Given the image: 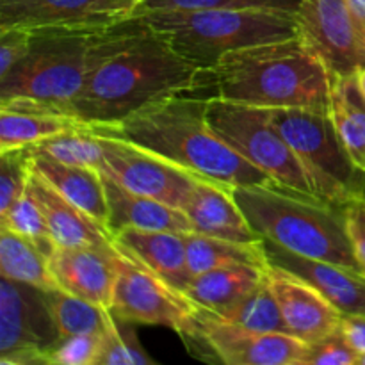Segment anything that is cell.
I'll use <instances>...</instances> for the list:
<instances>
[{
  "label": "cell",
  "mask_w": 365,
  "mask_h": 365,
  "mask_svg": "<svg viewBox=\"0 0 365 365\" xmlns=\"http://www.w3.org/2000/svg\"><path fill=\"white\" fill-rule=\"evenodd\" d=\"M264 245L269 264L305 278L342 316H365V273L362 271L298 255L267 239H264Z\"/></svg>",
  "instance_id": "e0dca14e"
},
{
  "label": "cell",
  "mask_w": 365,
  "mask_h": 365,
  "mask_svg": "<svg viewBox=\"0 0 365 365\" xmlns=\"http://www.w3.org/2000/svg\"><path fill=\"white\" fill-rule=\"evenodd\" d=\"M344 214L353 252L365 271V196L346 203Z\"/></svg>",
  "instance_id": "74e56055"
},
{
  "label": "cell",
  "mask_w": 365,
  "mask_h": 365,
  "mask_svg": "<svg viewBox=\"0 0 365 365\" xmlns=\"http://www.w3.org/2000/svg\"><path fill=\"white\" fill-rule=\"evenodd\" d=\"M31 31L27 56L0 81V109L64 114L88 75L120 31V21L98 27H43Z\"/></svg>",
  "instance_id": "3957f363"
},
{
  "label": "cell",
  "mask_w": 365,
  "mask_h": 365,
  "mask_svg": "<svg viewBox=\"0 0 365 365\" xmlns=\"http://www.w3.org/2000/svg\"><path fill=\"white\" fill-rule=\"evenodd\" d=\"M106 334H78L61 339L46 355V365H98Z\"/></svg>",
  "instance_id": "e575fe53"
},
{
  "label": "cell",
  "mask_w": 365,
  "mask_h": 365,
  "mask_svg": "<svg viewBox=\"0 0 365 365\" xmlns=\"http://www.w3.org/2000/svg\"><path fill=\"white\" fill-rule=\"evenodd\" d=\"M210 88V71L192 66L139 14L120 21L116 38L88 75L68 116L114 127L150 103Z\"/></svg>",
  "instance_id": "6da1fadb"
},
{
  "label": "cell",
  "mask_w": 365,
  "mask_h": 365,
  "mask_svg": "<svg viewBox=\"0 0 365 365\" xmlns=\"http://www.w3.org/2000/svg\"><path fill=\"white\" fill-rule=\"evenodd\" d=\"M356 78H359V84H360V89H362L364 96H365V68H362V70L356 73Z\"/></svg>",
  "instance_id": "ab89813d"
},
{
  "label": "cell",
  "mask_w": 365,
  "mask_h": 365,
  "mask_svg": "<svg viewBox=\"0 0 365 365\" xmlns=\"http://www.w3.org/2000/svg\"><path fill=\"white\" fill-rule=\"evenodd\" d=\"M134 327L135 324L113 316V323L103 339L98 365H155V360L139 344Z\"/></svg>",
  "instance_id": "1f68e13d"
},
{
  "label": "cell",
  "mask_w": 365,
  "mask_h": 365,
  "mask_svg": "<svg viewBox=\"0 0 365 365\" xmlns=\"http://www.w3.org/2000/svg\"><path fill=\"white\" fill-rule=\"evenodd\" d=\"M234 196L260 239L309 259L362 271L346 228L344 205L282 185H242Z\"/></svg>",
  "instance_id": "5b68a950"
},
{
  "label": "cell",
  "mask_w": 365,
  "mask_h": 365,
  "mask_svg": "<svg viewBox=\"0 0 365 365\" xmlns=\"http://www.w3.org/2000/svg\"><path fill=\"white\" fill-rule=\"evenodd\" d=\"M185 248H187V264L192 277L221 267H269L264 239L255 242H242L212 237L200 232H189L185 234Z\"/></svg>",
  "instance_id": "603a6c76"
},
{
  "label": "cell",
  "mask_w": 365,
  "mask_h": 365,
  "mask_svg": "<svg viewBox=\"0 0 365 365\" xmlns=\"http://www.w3.org/2000/svg\"><path fill=\"white\" fill-rule=\"evenodd\" d=\"M196 310L198 305L184 291L120 250L110 305L114 317L132 324L170 328L184 337L192 330Z\"/></svg>",
  "instance_id": "30bf717a"
},
{
  "label": "cell",
  "mask_w": 365,
  "mask_h": 365,
  "mask_svg": "<svg viewBox=\"0 0 365 365\" xmlns=\"http://www.w3.org/2000/svg\"><path fill=\"white\" fill-rule=\"evenodd\" d=\"M43 292L61 339L78 334H106L113 323V312L106 307L78 298L63 289Z\"/></svg>",
  "instance_id": "83f0119b"
},
{
  "label": "cell",
  "mask_w": 365,
  "mask_h": 365,
  "mask_svg": "<svg viewBox=\"0 0 365 365\" xmlns=\"http://www.w3.org/2000/svg\"><path fill=\"white\" fill-rule=\"evenodd\" d=\"M0 274L43 291L59 289L50 269L48 257L4 225H0Z\"/></svg>",
  "instance_id": "4316f807"
},
{
  "label": "cell",
  "mask_w": 365,
  "mask_h": 365,
  "mask_svg": "<svg viewBox=\"0 0 365 365\" xmlns=\"http://www.w3.org/2000/svg\"><path fill=\"white\" fill-rule=\"evenodd\" d=\"M267 282L287 331L296 339L310 346L341 328L342 314L305 278L269 264Z\"/></svg>",
  "instance_id": "9a60e30c"
},
{
  "label": "cell",
  "mask_w": 365,
  "mask_h": 365,
  "mask_svg": "<svg viewBox=\"0 0 365 365\" xmlns=\"http://www.w3.org/2000/svg\"><path fill=\"white\" fill-rule=\"evenodd\" d=\"M302 0H145L135 11L152 9H267L298 13Z\"/></svg>",
  "instance_id": "836d02e7"
},
{
  "label": "cell",
  "mask_w": 365,
  "mask_h": 365,
  "mask_svg": "<svg viewBox=\"0 0 365 365\" xmlns=\"http://www.w3.org/2000/svg\"><path fill=\"white\" fill-rule=\"evenodd\" d=\"M330 84L328 68L299 36L228 52L210 70V96L266 109H330Z\"/></svg>",
  "instance_id": "277c9868"
},
{
  "label": "cell",
  "mask_w": 365,
  "mask_h": 365,
  "mask_svg": "<svg viewBox=\"0 0 365 365\" xmlns=\"http://www.w3.org/2000/svg\"><path fill=\"white\" fill-rule=\"evenodd\" d=\"M360 355L351 348L341 328L323 341L310 344L303 365H359Z\"/></svg>",
  "instance_id": "d590c367"
},
{
  "label": "cell",
  "mask_w": 365,
  "mask_h": 365,
  "mask_svg": "<svg viewBox=\"0 0 365 365\" xmlns=\"http://www.w3.org/2000/svg\"><path fill=\"white\" fill-rule=\"evenodd\" d=\"M217 314L230 323L250 328V330L289 334L267 277L253 291H250L248 294H245L241 299L228 305L227 309L220 310Z\"/></svg>",
  "instance_id": "f1b7e54d"
},
{
  "label": "cell",
  "mask_w": 365,
  "mask_h": 365,
  "mask_svg": "<svg viewBox=\"0 0 365 365\" xmlns=\"http://www.w3.org/2000/svg\"><path fill=\"white\" fill-rule=\"evenodd\" d=\"M267 277V267L234 266L192 277L185 294L200 307L220 312L241 299L250 291L262 284Z\"/></svg>",
  "instance_id": "d4e9b609"
},
{
  "label": "cell",
  "mask_w": 365,
  "mask_h": 365,
  "mask_svg": "<svg viewBox=\"0 0 365 365\" xmlns=\"http://www.w3.org/2000/svg\"><path fill=\"white\" fill-rule=\"evenodd\" d=\"M349 6H351L353 13H355L356 20H359L360 27L365 36V0H349Z\"/></svg>",
  "instance_id": "f35d334b"
},
{
  "label": "cell",
  "mask_w": 365,
  "mask_h": 365,
  "mask_svg": "<svg viewBox=\"0 0 365 365\" xmlns=\"http://www.w3.org/2000/svg\"><path fill=\"white\" fill-rule=\"evenodd\" d=\"M118 246L114 250L57 246L48 260L59 289L110 310L118 278Z\"/></svg>",
  "instance_id": "2e32d148"
},
{
  "label": "cell",
  "mask_w": 365,
  "mask_h": 365,
  "mask_svg": "<svg viewBox=\"0 0 365 365\" xmlns=\"http://www.w3.org/2000/svg\"><path fill=\"white\" fill-rule=\"evenodd\" d=\"M103 184H106L107 203H109V228L113 234L125 227L143 228V230H168L178 234L195 232L191 220L182 209L128 191L106 175H103Z\"/></svg>",
  "instance_id": "44dd1931"
},
{
  "label": "cell",
  "mask_w": 365,
  "mask_h": 365,
  "mask_svg": "<svg viewBox=\"0 0 365 365\" xmlns=\"http://www.w3.org/2000/svg\"><path fill=\"white\" fill-rule=\"evenodd\" d=\"M0 225L16 232L21 237H25L32 245L38 246L48 259L56 252L57 242L53 241L48 223H46L38 203L32 200V196L27 191L6 212L0 214Z\"/></svg>",
  "instance_id": "4dcf8cb0"
},
{
  "label": "cell",
  "mask_w": 365,
  "mask_h": 365,
  "mask_svg": "<svg viewBox=\"0 0 365 365\" xmlns=\"http://www.w3.org/2000/svg\"><path fill=\"white\" fill-rule=\"evenodd\" d=\"M195 232L230 241H260L234 196V187L196 177L195 187L184 205Z\"/></svg>",
  "instance_id": "d6986e66"
},
{
  "label": "cell",
  "mask_w": 365,
  "mask_h": 365,
  "mask_svg": "<svg viewBox=\"0 0 365 365\" xmlns=\"http://www.w3.org/2000/svg\"><path fill=\"white\" fill-rule=\"evenodd\" d=\"M32 168L61 195L109 228V203L103 175L98 170L61 163L45 153H32Z\"/></svg>",
  "instance_id": "7402d4cb"
},
{
  "label": "cell",
  "mask_w": 365,
  "mask_h": 365,
  "mask_svg": "<svg viewBox=\"0 0 365 365\" xmlns=\"http://www.w3.org/2000/svg\"><path fill=\"white\" fill-rule=\"evenodd\" d=\"M209 123L248 163L273 178L274 184L316 196L305 168L269 118L266 107L246 106L209 96Z\"/></svg>",
  "instance_id": "ba28073f"
},
{
  "label": "cell",
  "mask_w": 365,
  "mask_h": 365,
  "mask_svg": "<svg viewBox=\"0 0 365 365\" xmlns=\"http://www.w3.org/2000/svg\"><path fill=\"white\" fill-rule=\"evenodd\" d=\"M269 118L305 168L317 198L335 205L365 196V171L356 166L331 121L330 109L274 107Z\"/></svg>",
  "instance_id": "52a82bcc"
},
{
  "label": "cell",
  "mask_w": 365,
  "mask_h": 365,
  "mask_svg": "<svg viewBox=\"0 0 365 365\" xmlns=\"http://www.w3.org/2000/svg\"><path fill=\"white\" fill-rule=\"evenodd\" d=\"M207 103L209 96L182 93L150 103L114 127L96 130L127 139L198 177L230 187L274 184L210 127Z\"/></svg>",
  "instance_id": "7a4b0ae2"
},
{
  "label": "cell",
  "mask_w": 365,
  "mask_h": 365,
  "mask_svg": "<svg viewBox=\"0 0 365 365\" xmlns=\"http://www.w3.org/2000/svg\"><path fill=\"white\" fill-rule=\"evenodd\" d=\"M96 125L73 116L34 110L0 109V152L25 148L73 130H95Z\"/></svg>",
  "instance_id": "484cf974"
},
{
  "label": "cell",
  "mask_w": 365,
  "mask_h": 365,
  "mask_svg": "<svg viewBox=\"0 0 365 365\" xmlns=\"http://www.w3.org/2000/svg\"><path fill=\"white\" fill-rule=\"evenodd\" d=\"M296 18L299 38L330 75H356L365 68V36L349 0H302Z\"/></svg>",
  "instance_id": "4fadbf2b"
},
{
  "label": "cell",
  "mask_w": 365,
  "mask_h": 365,
  "mask_svg": "<svg viewBox=\"0 0 365 365\" xmlns=\"http://www.w3.org/2000/svg\"><path fill=\"white\" fill-rule=\"evenodd\" d=\"M95 130H73L53 135L29 146V150L32 153H45L61 163L95 168L100 171L103 164V148Z\"/></svg>",
  "instance_id": "f546056e"
},
{
  "label": "cell",
  "mask_w": 365,
  "mask_h": 365,
  "mask_svg": "<svg viewBox=\"0 0 365 365\" xmlns=\"http://www.w3.org/2000/svg\"><path fill=\"white\" fill-rule=\"evenodd\" d=\"M130 0H0V31L43 27H98L130 18Z\"/></svg>",
  "instance_id": "5bb4252c"
},
{
  "label": "cell",
  "mask_w": 365,
  "mask_h": 365,
  "mask_svg": "<svg viewBox=\"0 0 365 365\" xmlns=\"http://www.w3.org/2000/svg\"><path fill=\"white\" fill-rule=\"evenodd\" d=\"M32 171L29 146L0 152V214L25 195Z\"/></svg>",
  "instance_id": "d6a6232c"
},
{
  "label": "cell",
  "mask_w": 365,
  "mask_h": 365,
  "mask_svg": "<svg viewBox=\"0 0 365 365\" xmlns=\"http://www.w3.org/2000/svg\"><path fill=\"white\" fill-rule=\"evenodd\" d=\"M27 192L41 209L57 246H89L98 250L116 248L114 234L106 225L98 223L95 217L61 195L34 168L29 177Z\"/></svg>",
  "instance_id": "ac0fdd59"
},
{
  "label": "cell",
  "mask_w": 365,
  "mask_h": 365,
  "mask_svg": "<svg viewBox=\"0 0 365 365\" xmlns=\"http://www.w3.org/2000/svg\"><path fill=\"white\" fill-rule=\"evenodd\" d=\"M330 116L351 159L365 171V96L356 75H331Z\"/></svg>",
  "instance_id": "cb8c5ba5"
},
{
  "label": "cell",
  "mask_w": 365,
  "mask_h": 365,
  "mask_svg": "<svg viewBox=\"0 0 365 365\" xmlns=\"http://www.w3.org/2000/svg\"><path fill=\"white\" fill-rule=\"evenodd\" d=\"M178 56L210 71L228 52L298 38L296 13L267 9L135 11Z\"/></svg>",
  "instance_id": "8992f818"
},
{
  "label": "cell",
  "mask_w": 365,
  "mask_h": 365,
  "mask_svg": "<svg viewBox=\"0 0 365 365\" xmlns=\"http://www.w3.org/2000/svg\"><path fill=\"white\" fill-rule=\"evenodd\" d=\"M114 245L135 257L173 287L185 291L191 284L185 234L125 227L114 234Z\"/></svg>",
  "instance_id": "ffe728a7"
},
{
  "label": "cell",
  "mask_w": 365,
  "mask_h": 365,
  "mask_svg": "<svg viewBox=\"0 0 365 365\" xmlns=\"http://www.w3.org/2000/svg\"><path fill=\"white\" fill-rule=\"evenodd\" d=\"M31 48L29 29H7L0 31V81L11 73L14 66L27 56Z\"/></svg>",
  "instance_id": "8d00e7d4"
},
{
  "label": "cell",
  "mask_w": 365,
  "mask_h": 365,
  "mask_svg": "<svg viewBox=\"0 0 365 365\" xmlns=\"http://www.w3.org/2000/svg\"><path fill=\"white\" fill-rule=\"evenodd\" d=\"M180 339L198 360L225 365H303L310 348L291 334L250 330L200 305L192 330Z\"/></svg>",
  "instance_id": "9c48e42d"
},
{
  "label": "cell",
  "mask_w": 365,
  "mask_h": 365,
  "mask_svg": "<svg viewBox=\"0 0 365 365\" xmlns=\"http://www.w3.org/2000/svg\"><path fill=\"white\" fill-rule=\"evenodd\" d=\"M130 2H134V4H135V6H138V7H139V6H141V4H143V2H145V0H130Z\"/></svg>",
  "instance_id": "60d3db41"
},
{
  "label": "cell",
  "mask_w": 365,
  "mask_h": 365,
  "mask_svg": "<svg viewBox=\"0 0 365 365\" xmlns=\"http://www.w3.org/2000/svg\"><path fill=\"white\" fill-rule=\"evenodd\" d=\"M61 341L43 289L0 280V365H46Z\"/></svg>",
  "instance_id": "8fae6325"
},
{
  "label": "cell",
  "mask_w": 365,
  "mask_h": 365,
  "mask_svg": "<svg viewBox=\"0 0 365 365\" xmlns=\"http://www.w3.org/2000/svg\"><path fill=\"white\" fill-rule=\"evenodd\" d=\"M103 148L100 173L125 189L184 209L198 175L118 135L95 130Z\"/></svg>",
  "instance_id": "7c38bea8"
}]
</instances>
